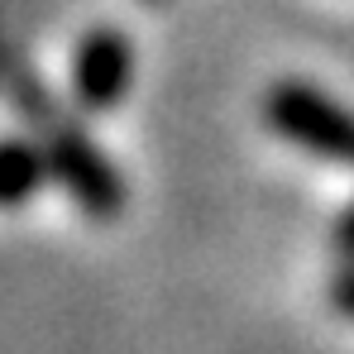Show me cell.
I'll list each match as a JSON object with an SVG mask.
<instances>
[{"label":"cell","mask_w":354,"mask_h":354,"mask_svg":"<svg viewBox=\"0 0 354 354\" xmlns=\"http://www.w3.org/2000/svg\"><path fill=\"white\" fill-rule=\"evenodd\" d=\"M335 249H340L345 259H354V206L340 216V225H335Z\"/></svg>","instance_id":"6"},{"label":"cell","mask_w":354,"mask_h":354,"mask_svg":"<svg viewBox=\"0 0 354 354\" xmlns=\"http://www.w3.org/2000/svg\"><path fill=\"white\" fill-rule=\"evenodd\" d=\"M149 5H153V0H149Z\"/></svg>","instance_id":"7"},{"label":"cell","mask_w":354,"mask_h":354,"mask_svg":"<svg viewBox=\"0 0 354 354\" xmlns=\"http://www.w3.org/2000/svg\"><path fill=\"white\" fill-rule=\"evenodd\" d=\"M44 187V153L24 139H0V206H24Z\"/></svg>","instance_id":"4"},{"label":"cell","mask_w":354,"mask_h":354,"mask_svg":"<svg viewBox=\"0 0 354 354\" xmlns=\"http://www.w3.org/2000/svg\"><path fill=\"white\" fill-rule=\"evenodd\" d=\"M53 173L62 177V187L77 196L82 211L91 216H115L124 206V187H120L115 168L101 158V149L86 139V134H58L53 144Z\"/></svg>","instance_id":"2"},{"label":"cell","mask_w":354,"mask_h":354,"mask_svg":"<svg viewBox=\"0 0 354 354\" xmlns=\"http://www.w3.org/2000/svg\"><path fill=\"white\" fill-rule=\"evenodd\" d=\"M129 72H134V53H129V39L120 29L86 34V44L77 48V72H72L77 101L86 111H111L129 91Z\"/></svg>","instance_id":"3"},{"label":"cell","mask_w":354,"mask_h":354,"mask_svg":"<svg viewBox=\"0 0 354 354\" xmlns=\"http://www.w3.org/2000/svg\"><path fill=\"white\" fill-rule=\"evenodd\" d=\"M263 115L283 139H292L297 149L354 168V115L340 101H330L326 91L301 86V82H283V86L268 91Z\"/></svg>","instance_id":"1"},{"label":"cell","mask_w":354,"mask_h":354,"mask_svg":"<svg viewBox=\"0 0 354 354\" xmlns=\"http://www.w3.org/2000/svg\"><path fill=\"white\" fill-rule=\"evenodd\" d=\"M330 306H335L340 316H350V321H354V268H345V273L330 283Z\"/></svg>","instance_id":"5"}]
</instances>
